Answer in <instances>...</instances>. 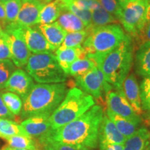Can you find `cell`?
<instances>
[{"mask_svg":"<svg viewBox=\"0 0 150 150\" xmlns=\"http://www.w3.org/2000/svg\"><path fill=\"white\" fill-rule=\"evenodd\" d=\"M6 140L8 141V146L11 147L18 149H37L36 144L31 136L16 135L7 138Z\"/></svg>","mask_w":150,"mask_h":150,"instance_id":"f1b7e54d","label":"cell"},{"mask_svg":"<svg viewBox=\"0 0 150 150\" xmlns=\"http://www.w3.org/2000/svg\"><path fill=\"white\" fill-rule=\"evenodd\" d=\"M117 19L102 6L92 11V21L89 27H86L90 31L96 28L104 27L112 24H117Z\"/></svg>","mask_w":150,"mask_h":150,"instance_id":"cb8c5ba5","label":"cell"},{"mask_svg":"<svg viewBox=\"0 0 150 150\" xmlns=\"http://www.w3.org/2000/svg\"><path fill=\"white\" fill-rule=\"evenodd\" d=\"M94 105L95 102L91 95L80 88H72L50 115L51 129H56L77 119Z\"/></svg>","mask_w":150,"mask_h":150,"instance_id":"5b68a950","label":"cell"},{"mask_svg":"<svg viewBox=\"0 0 150 150\" xmlns=\"http://www.w3.org/2000/svg\"><path fill=\"white\" fill-rule=\"evenodd\" d=\"M91 31L87 28L82 31L67 33L63 42L58 49L62 50V49L76 47L82 45L84 41L89 35Z\"/></svg>","mask_w":150,"mask_h":150,"instance_id":"d4e9b609","label":"cell"},{"mask_svg":"<svg viewBox=\"0 0 150 150\" xmlns=\"http://www.w3.org/2000/svg\"><path fill=\"white\" fill-rule=\"evenodd\" d=\"M1 98L8 109L14 115H19L21 113L23 103L19 95L11 92H6L1 93Z\"/></svg>","mask_w":150,"mask_h":150,"instance_id":"83f0119b","label":"cell"},{"mask_svg":"<svg viewBox=\"0 0 150 150\" xmlns=\"http://www.w3.org/2000/svg\"><path fill=\"white\" fill-rule=\"evenodd\" d=\"M33 86V78L25 71L18 69L10 76L4 88L6 91L17 94L23 99L27 96Z\"/></svg>","mask_w":150,"mask_h":150,"instance_id":"5bb4252c","label":"cell"},{"mask_svg":"<svg viewBox=\"0 0 150 150\" xmlns=\"http://www.w3.org/2000/svg\"><path fill=\"white\" fill-rule=\"evenodd\" d=\"M117 1H118V0H117Z\"/></svg>","mask_w":150,"mask_h":150,"instance_id":"db71d44e","label":"cell"},{"mask_svg":"<svg viewBox=\"0 0 150 150\" xmlns=\"http://www.w3.org/2000/svg\"><path fill=\"white\" fill-rule=\"evenodd\" d=\"M26 70L39 83H64L67 76L52 52L31 54Z\"/></svg>","mask_w":150,"mask_h":150,"instance_id":"8992f818","label":"cell"},{"mask_svg":"<svg viewBox=\"0 0 150 150\" xmlns=\"http://www.w3.org/2000/svg\"><path fill=\"white\" fill-rule=\"evenodd\" d=\"M64 83L34 84L23 100L20 118L53 112L66 95Z\"/></svg>","mask_w":150,"mask_h":150,"instance_id":"7a4b0ae2","label":"cell"},{"mask_svg":"<svg viewBox=\"0 0 150 150\" xmlns=\"http://www.w3.org/2000/svg\"><path fill=\"white\" fill-rule=\"evenodd\" d=\"M5 150H37V149H18V148H13L11 147H6Z\"/></svg>","mask_w":150,"mask_h":150,"instance_id":"b9f144b4","label":"cell"},{"mask_svg":"<svg viewBox=\"0 0 150 150\" xmlns=\"http://www.w3.org/2000/svg\"><path fill=\"white\" fill-rule=\"evenodd\" d=\"M50 115L51 114L45 113L31 116L22 122L20 126L23 132L27 136L40 137L51 129Z\"/></svg>","mask_w":150,"mask_h":150,"instance_id":"9a60e30c","label":"cell"},{"mask_svg":"<svg viewBox=\"0 0 150 150\" xmlns=\"http://www.w3.org/2000/svg\"><path fill=\"white\" fill-rule=\"evenodd\" d=\"M106 115L114 123L117 130L123 136H125L126 139L134 134L142 122L141 118L138 120L127 119L116 115L108 109L106 110Z\"/></svg>","mask_w":150,"mask_h":150,"instance_id":"ffe728a7","label":"cell"},{"mask_svg":"<svg viewBox=\"0 0 150 150\" xmlns=\"http://www.w3.org/2000/svg\"><path fill=\"white\" fill-rule=\"evenodd\" d=\"M22 37L30 52L33 54L55 52L57 49L48 42L36 28L22 27Z\"/></svg>","mask_w":150,"mask_h":150,"instance_id":"4fadbf2b","label":"cell"},{"mask_svg":"<svg viewBox=\"0 0 150 150\" xmlns=\"http://www.w3.org/2000/svg\"><path fill=\"white\" fill-rule=\"evenodd\" d=\"M122 89L125 97L134 111L138 115L142 113L140 87L134 74H131L127 76L122 83Z\"/></svg>","mask_w":150,"mask_h":150,"instance_id":"2e32d148","label":"cell"},{"mask_svg":"<svg viewBox=\"0 0 150 150\" xmlns=\"http://www.w3.org/2000/svg\"><path fill=\"white\" fill-rule=\"evenodd\" d=\"M145 150H150V143H149V145L147 146V147L146 148Z\"/></svg>","mask_w":150,"mask_h":150,"instance_id":"681fc988","label":"cell"},{"mask_svg":"<svg viewBox=\"0 0 150 150\" xmlns=\"http://www.w3.org/2000/svg\"><path fill=\"white\" fill-rule=\"evenodd\" d=\"M108 110L116 115L130 120L140 119L139 115L134 111L124 94L123 89L110 91L106 95Z\"/></svg>","mask_w":150,"mask_h":150,"instance_id":"30bf717a","label":"cell"},{"mask_svg":"<svg viewBox=\"0 0 150 150\" xmlns=\"http://www.w3.org/2000/svg\"><path fill=\"white\" fill-rule=\"evenodd\" d=\"M134 43L128 34L112 51L106 54L97 67L102 71L105 79L114 89L122 88L134 61Z\"/></svg>","mask_w":150,"mask_h":150,"instance_id":"3957f363","label":"cell"},{"mask_svg":"<svg viewBox=\"0 0 150 150\" xmlns=\"http://www.w3.org/2000/svg\"><path fill=\"white\" fill-rule=\"evenodd\" d=\"M129 0H118V3H119V4L120 6H123L124 5H125L128 2Z\"/></svg>","mask_w":150,"mask_h":150,"instance_id":"7bdbcfd3","label":"cell"},{"mask_svg":"<svg viewBox=\"0 0 150 150\" xmlns=\"http://www.w3.org/2000/svg\"><path fill=\"white\" fill-rule=\"evenodd\" d=\"M104 150H124V145H110L107 146Z\"/></svg>","mask_w":150,"mask_h":150,"instance_id":"60d3db41","label":"cell"},{"mask_svg":"<svg viewBox=\"0 0 150 150\" xmlns=\"http://www.w3.org/2000/svg\"><path fill=\"white\" fill-rule=\"evenodd\" d=\"M3 31V28H2V26L1 25V24H0V38L1 36V33H2Z\"/></svg>","mask_w":150,"mask_h":150,"instance_id":"bcb514c9","label":"cell"},{"mask_svg":"<svg viewBox=\"0 0 150 150\" xmlns=\"http://www.w3.org/2000/svg\"><path fill=\"white\" fill-rule=\"evenodd\" d=\"M35 28L44 35L48 42L56 49L61 46L67 33L56 22L51 24H39Z\"/></svg>","mask_w":150,"mask_h":150,"instance_id":"d6986e66","label":"cell"},{"mask_svg":"<svg viewBox=\"0 0 150 150\" xmlns=\"http://www.w3.org/2000/svg\"><path fill=\"white\" fill-rule=\"evenodd\" d=\"M82 45L89 58L96 63H100L106 54L117 47L126 37L123 28L118 24H112L91 30Z\"/></svg>","mask_w":150,"mask_h":150,"instance_id":"277c9868","label":"cell"},{"mask_svg":"<svg viewBox=\"0 0 150 150\" xmlns=\"http://www.w3.org/2000/svg\"><path fill=\"white\" fill-rule=\"evenodd\" d=\"M21 1L22 0H11L7 2L1 3L4 8L7 24L16 22L21 6Z\"/></svg>","mask_w":150,"mask_h":150,"instance_id":"f546056e","label":"cell"},{"mask_svg":"<svg viewBox=\"0 0 150 150\" xmlns=\"http://www.w3.org/2000/svg\"><path fill=\"white\" fill-rule=\"evenodd\" d=\"M0 118L9 119L12 120L15 119V115L8 109L4 103L3 99L1 98V93H0Z\"/></svg>","mask_w":150,"mask_h":150,"instance_id":"f35d334b","label":"cell"},{"mask_svg":"<svg viewBox=\"0 0 150 150\" xmlns=\"http://www.w3.org/2000/svg\"><path fill=\"white\" fill-rule=\"evenodd\" d=\"M145 117H147V119L150 120V110L149 111H147V113L145 114Z\"/></svg>","mask_w":150,"mask_h":150,"instance_id":"f6af8a7d","label":"cell"},{"mask_svg":"<svg viewBox=\"0 0 150 150\" xmlns=\"http://www.w3.org/2000/svg\"><path fill=\"white\" fill-rule=\"evenodd\" d=\"M101 6L117 19L121 6L117 0H98Z\"/></svg>","mask_w":150,"mask_h":150,"instance_id":"e575fe53","label":"cell"},{"mask_svg":"<svg viewBox=\"0 0 150 150\" xmlns=\"http://www.w3.org/2000/svg\"><path fill=\"white\" fill-rule=\"evenodd\" d=\"M149 4L148 1L129 0L121 7L117 20L132 40L138 35L143 26Z\"/></svg>","mask_w":150,"mask_h":150,"instance_id":"52a82bcc","label":"cell"},{"mask_svg":"<svg viewBox=\"0 0 150 150\" xmlns=\"http://www.w3.org/2000/svg\"><path fill=\"white\" fill-rule=\"evenodd\" d=\"M43 146H44V147H50L53 150H83L75 147H73V146L66 145V144L59 143V142H48V143L45 144V145Z\"/></svg>","mask_w":150,"mask_h":150,"instance_id":"74e56055","label":"cell"},{"mask_svg":"<svg viewBox=\"0 0 150 150\" xmlns=\"http://www.w3.org/2000/svg\"><path fill=\"white\" fill-rule=\"evenodd\" d=\"M42 1H52V0H42Z\"/></svg>","mask_w":150,"mask_h":150,"instance_id":"f907efd6","label":"cell"},{"mask_svg":"<svg viewBox=\"0 0 150 150\" xmlns=\"http://www.w3.org/2000/svg\"><path fill=\"white\" fill-rule=\"evenodd\" d=\"M150 134L145 127L138 129L127 138L124 143V150H145L150 143Z\"/></svg>","mask_w":150,"mask_h":150,"instance_id":"44dd1931","label":"cell"},{"mask_svg":"<svg viewBox=\"0 0 150 150\" xmlns=\"http://www.w3.org/2000/svg\"><path fill=\"white\" fill-rule=\"evenodd\" d=\"M72 4L81 9L91 11L96 10L101 7L98 0H73Z\"/></svg>","mask_w":150,"mask_h":150,"instance_id":"d590c367","label":"cell"},{"mask_svg":"<svg viewBox=\"0 0 150 150\" xmlns=\"http://www.w3.org/2000/svg\"><path fill=\"white\" fill-rule=\"evenodd\" d=\"M16 70V65L10 59L0 61V89L4 87L6 83Z\"/></svg>","mask_w":150,"mask_h":150,"instance_id":"1f68e13d","label":"cell"},{"mask_svg":"<svg viewBox=\"0 0 150 150\" xmlns=\"http://www.w3.org/2000/svg\"><path fill=\"white\" fill-rule=\"evenodd\" d=\"M64 9V5L61 0H53L45 4L40 11L38 24H47L56 22Z\"/></svg>","mask_w":150,"mask_h":150,"instance_id":"7402d4cb","label":"cell"},{"mask_svg":"<svg viewBox=\"0 0 150 150\" xmlns=\"http://www.w3.org/2000/svg\"><path fill=\"white\" fill-rule=\"evenodd\" d=\"M95 66H97L96 63L89 58L86 57L78 59L73 62L70 65L69 74L76 77L77 76L86 74Z\"/></svg>","mask_w":150,"mask_h":150,"instance_id":"4316f807","label":"cell"},{"mask_svg":"<svg viewBox=\"0 0 150 150\" xmlns=\"http://www.w3.org/2000/svg\"><path fill=\"white\" fill-rule=\"evenodd\" d=\"M11 1V0H0V3H5V2H7V1Z\"/></svg>","mask_w":150,"mask_h":150,"instance_id":"7dc6e473","label":"cell"},{"mask_svg":"<svg viewBox=\"0 0 150 150\" xmlns=\"http://www.w3.org/2000/svg\"><path fill=\"white\" fill-rule=\"evenodd\" d=\"M140 87V95L142 110H150V76H145L141 81Z\"/></svg>","mask_w":150,"mask_h":150,"instance_id":"4dcf8cb0","label":"cell"},{"mask_svg":"<svg viewBox=\"0 0 150 150\" xmlns=\"http://www.w3.org/2000/svg\"><path fill=\"white\" fill-rule=\"evenodd\" d=\"M55 54L59 65L67 75L69 74V70L73 62L78 59L86 57V52L82 45L62 50L57 49Z\"/></svg>","mask_w":150,"mask_h":150,"instance_id":"e0dca14e","label":"cell"},{"mask_svg":"<svg viewBox=\"0 0 150 150\" xmlns=\"http://www.w3.org/2000/svg\"><path fill=\"white\" fill-rule=\"evenodd\" d=\"M45 4L42 0H22L16 23L29 27L38 24L40 11Z\"/></svg>","mask_w":150,"mask_h":150,"instance_id":"7c38bea8","label":"cell"},{"mask_svg":"<svg viewBox=\"0 0 150 150\" xmlns=\"http://www.w3.org/2000/svg\"><path fill=\"white\" fill-rule=\"evenodd\" d=\"M5 149H6V147L5 148H3V149H0V150H5Z\"/></svg>","mask_w":150,"mask_h":150,"instance_id":"f5cc1de1","label":"cell"},{"mask_svg":"<svg viewBox=\"0 0 150 150\" xmlns=\"http://www.w3.org/2000/svg\"><path fill=\"white\" fill-rule=\"evenodd\" d=\"M135 70L139 76H150V42L146 41L138 45L135 55Z\"/></svg>","mask_w":150,"mask_h":150,"instance_id":"ac0fdd59","label":"cell"},{"mask_svg":"<svg viewBox=\"0 0 150 150\" xmlns=\"http://www.w3.org/2000/svg\"><path fill=\"white\" fill-rule=\"evenodd\" d=\"M0 24L2 26L3 30L5 29V27H6L7 23L6 21V14H5V11L4 8L2 4L0 3Z\"/></svg>","mask_w":150,"mask_h":150,"instance_id":"ab89813d","label":"cell"},{"mask_svg":"<svg viewBox=\"0 0 150 150\" xmlns=\"http://www.w3.org/2000/svg\"><path fill=\"white\" fill-rule=\"evenodd\" d=\"M61 1L63 2V4H67L72 3L73 0H61Z\"/></svg>","mask_w":150,"mask_h":150,"instance_id":"ee69618b","label":"cell"},{"mask_svg":"<svg viewBox=\"0 0 150 150\" xmlns=\"http://www.w3.org/2000/svg\"><path fill=\"white\" fill-rule=\"evenodd\" d=\"M6 59H11V54L8 41L1 33L0 38V61Z\"/></svg>","mask_w":150,"mask_h":150,"instance_id":"8d00e7d4","label":"cell"},{"mask_svg":"<svg viewBox=\"0 0 150 150\" xmlns=\"http://www.w3.org/2000/svg\"><path fill=\"white\" fill-rule=\"evenodd\" d=\"M104 111L98 105H94L77 119L56 129H50L40 136L42 145L48 142L66 144L83 150H92L98 145V136Z\"/></svg>","mask_w":150,"mask_h":150,"instance_id":"6da1fadb","label":"cell"},{"mask_svg":"<svg viewBox=\"0 0 150 150\" xmlns=\"http://www.w3.org/2000/svg\"><path fill=\"white\" fill-rule=\"evenodd\" d=\"M65 8L70 11L72 13L76 15L79 18H80L81 21L83 22V24H85L86 27H89L91 24L92 11L85 10V9H81L74 6L72 3L65 5Z\"/></svg>","mask_w":150,"mask_h":150,"instance_id":"836d02e7","label":"cell"},{"mask_svg":"<svg viewBox=\"0 0 150 150\" xmlns=\"http://www.w3.org/2000/svg\"><path fill=\"white\" fill-rule=\"evenodd\" d=\"M16 135L27 136L23 132L20 125L16 122L12 120L0 118V138L7 139Z\"/></svg>","mask_w":150,"mask_h":150,"instance_id":"484cf974","label":"cell"},{"mask_svg":"<svg viewBox=\"0 0 150 150\" xmlns=\"http://www.w3.org/2000/svg\"><path fill=\"white\" fill-rule=\"evenodd\" d=\"M126 138L117 130L114 123L106 114H104L99 126L98 142L99 149L104 150L110 145H124Z\"/></svg>","mask_w":150,"mask_h":150,"instance_id":"8fae6325","label":"cell"},{"mask_svg":"<svg viewBox=\"0 0 150 150\" xmlns=\"http://www.w3.org/2000/svg\"><path fill=\"white\" fill-rule=\"evenodd\" d=\"M132 40L134 44L136 42L138 45L146 41L150 42V4L147 8L143 26H142L140 32L138 33V35Z\"/></svg>","mask_w":150,"mask_h":150,"instance_id":"d6a6232c","label":"cell"},{"mask_svg":"<svg viewBox=\"0 0 150 150\" xmlns=\"http://www.w3.org/2000/svg\"><path fill=\"white\" fill-rule=\"evenodd\" d=\"M75 79L76 85L79 86L81 90L95 99L101 98L103 92L106 95L112 89H114L106 81L102 71L97 66L86 74L76 76Z\"/></svg>","mask_w":150,"mask_h":150,"instance_id":"9c48e42d","label":"cell"},{"mask_svg":"<svg viewBox=\"0 0 150 150\" xmlns=\"http://www.w3.org/2000/svg\"><path fill=\"white\" fill-rule=\"evenodd\" d=\"M43 150H53L52 148H50V147H45V149Z\"/></svg>","mask_w":150,"mask_h":150,"instance_id":"c3c4849f","label":"cell"},{"mask_svg":"<svg viewBox=\"0 0 150 150\" xmlns=\"http://www.w3.org/2000/svg\"><path fill=\"white\" fill-rule=\"evenodd\" d=\"M140 1H148L150 2V0H140Z\"/></svg>","mask_w":150,"mask_h":150,"instance_id":"816d5d0a","label":"cell"},{"mask_svg":"<svg viewBox=\"0 0 150 150\" xmlns=\"http://www.w3.org/2000/svg\"><path fill=\"white\" fill-rule=\"evenodd\" d=\"M56 22L67 33L82 31L86 28L80 18L66 8L62 11Z\"/></svg>","mask_w":150,"mask_h":150,"instance_id":"603a6c76","label":"cell"},{"mask_svg":"<svg viewBox=\"0 0 150 150\" xmlns=\"http://www.w3.org/2000/svg\"><path fill=\"white\" fill-rule=\"evenodd\" d=\"M2 34L8 41L13 63L18 67L25 66L31 53L22 37V26L16 22L8 24Z\"/></svg>","mask_w":150,"mask_h":150,"instance_id":"ba28073f","label":"cell"}]
</instances>
